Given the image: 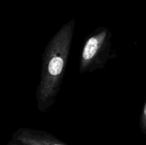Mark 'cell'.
<instances>
[{
    "instance_id": "cell-1",
    "label": "cell",
    "mask_w": 146,
    "mask_h": 145,
    "mask_svg": "<svg viewBox=\"0 0 146 145\" xmlns=\"http://www.w3.org/2000/svg\"><path fill=\"white\" fill-rule=\"evenodd\" d=\"M75 28V18L63 25L47 44L43 54L37 106L45 112L54 105L66 67Z\"/></svg>"
},
{
    "instance_id": "cell-2",
    "label": "cell",
    "mask_w": 146,
    "mask_h": 145,
    "mask_svg": "<svg viewBox=\"0 0 146 145\" xmlns=\"http://www.w3.org/2000/svg\"><path fill=\"white\" fill-rule=\"evenodd\" d=\"M112 33L107 28L100 27L84 43L80 59L81 73L91 72L104 68L109 59Z\"/></svg>"
},
{
    "instance_id": "cell-3",
    "label": "cell",
    "mask_w": 146,
    "mask_h": 145,
    "mask_svg": "<svg viewBox=\"0 0 146 145\" xmlns=\"http://www.w3.org/2000/svg\"><path fill=\"white\" fill-rule=\"evenodd\" d=\"M13 139L23 145H66L47 132L27 128L18 129Z\"/></svg>"
},
{
    "instance_id": "cell-4",
    "label": "cell",
    "mask_w": 146,
    "mask_h": 145,
    "mask_svg": "<svg viewBox=\"0 0 146 145\" xmlns=\"http://www.w3.org/2000/svg\"><path fill=\"white\" fill-rule=\"evenodd\" d=\"M140 124H141V127L143 132H146V102L144 105L143 108L142 113L141 116V120H140Z\"/></svg>"
},
{
    "instance_id": "cell-5",
    "label": "cell",
    "mask_w": 146,
    "mask_h": 145,
    "mask_svg": "<svg viewBox=\"0 0 146 145\" xmlns=\"http://www.w3.org/2000/svg\"><path fill=\"white\" fill-rule=\"evenodd\" d=\"M7 145H19V144H16V143H9V144H7Z\"/></svg>"
}]
</instances>
